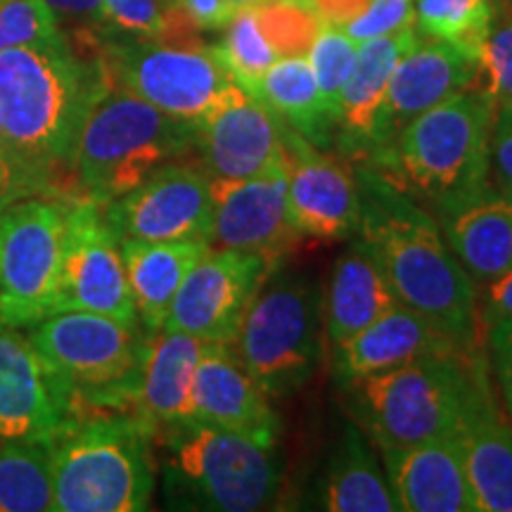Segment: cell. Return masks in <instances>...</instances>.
I'll list each match as a JSON object with an SVG mask.
<instances>
[{
	"mask_svg": "<svg viewBox=\"0 0 512 512\" xmlns=\"http://www.w3.org/2000/svg\"><path fill=\"white\" fill-rule=\"evenodd\" d=\"M192 420L242 434L264 446L280 437L278 413L228 344L209 342L192 380Z\"/></svg>",
	"mask_w": 512,
	"mask_h": 512,
	"instance_id": "18",
	"label": "cell"
},
{
	"mask_svg": "<svg viewBox=\"0 0 512 512\" xmlns=\"http://www.w3.org/2000/svg\"><path fill=\"white\" fill-rule=\"evenodd\" d=\"M209 342L176 330L147 332L143 373L133 415L157 434L192 420V380Z\"/></svg>",
	"mask_w": 512,
	"mask_h": 512,
	"instance_id": "25",
	"label": "cell"
},
{
	"mask_svg": "<svg viewBox=\"0 0 512 512\" xmlns=\"http://www.w3.org/2000/svg\"><path fill=\"white\" fill-rule=\"evenodd\" d=\"M491 162L501 188L512 192V105L496 107L494 131H491Z\"/></svg>",
	"mask_w": 512,
	"mask_h": 512,
	"instance_id": "40",
	"label": "cell"
},
{
	"mask_svg": "<svg viewBox=\"0 0 512 512\" xmlns=\"http://www.w3.org/2000/svg\"><path fill=\"white\" fill-rule=\"evenodd\" d=\"M418 29H403L396 34L373 38L358 46L354 72L339 100V140L351 155L370 157L375 147L377 119H380L389 81L396 64L418 43Z\"/></svg>",
	"mask_w": 512,
	"mask_h": 512,
	"instance_id": "26",
	"label": "cell"
},
{
	"mask_svg": "<svg viewBox=\"0 0 512 512\" xmlns=\"http://www.w3.org/2000/svg\"><path fill=\"white\" fill-rule=\"evenodd\" d=\"M283 152L287 166V211L297 233L316 240H344L356 235L361 195L356 174L339 159L325 155L290 126Z\"/></svg>",
	"mask_w": 512,
	"mask_h": 512,
	"instance_id": "16",
	"label": "cell"
},
{
	"mask_svg": "<svg viewBox=\"0 0 512 512\" xmlns=\"http://www.w3.org/2000/svg\"><path fill=\"white\" fill-rule=\"evenodd\" d=\"M382 453L396 510L477 512L456 434Z\"/></svg>",
	"mask_w": 512,
	"mask_h": 512,
	"instance_id": "21",
	"label": "cell"
},
{
	"mask_svg": "<svg viewBox=\"0 0 512 512\" xmlns=\"http://www.w3.org/2000/svg\"><path fill=\"white\" fill-rule=\"evenodd\" d=\"M361 195L358 242L380 266L396 302L444 330L475 354L477 285L451 252L439 223L373 166L356 169Z\"/></svg>",
	"mask_w": 512,
	"mask_h": 512,
	"instance_id": "1",
	"label": "cell"
},
{
	"mask_svg": "<svg viewBox=\"0 0 512 512\" xmlns=\"http://www.w3.org/2000/svg\"><path fill=\"white\" fill-rule=\"evenodd\" d=\"M57 311H88L140 323L119 238L107 226L102 207L88 200L69 204Z\"/></svg>",
	"mask_w": 512,
	"mask_h": 512,
	"instance_id": "13",
	"label": "cell"
},
{
	"mask_svg": "<svg viewBox=\"0 0 512 512\" xmlns=\"http://www.w3.org/2000/svg\"><path fill=\"white\" fill-rule=\"evenodd\" d=\"M320 505L332 512H394L396 501L373 451L354 425L344 430L342 444L330 460L320 484Z\"/></svg>",
	"mask_w": 512,
	"mask_h": 512,
	"instance_id": "30",
	"label": "cell"
},
{
	"mask_svg": "<svg viewBox=\"0 0 512 512\" xmlns=\"http://www.w3.org/2000/svg\"><path fill=\"white\" fill-rule=\"evenodd\" d=\"M256 100L266 102L292 131H297L318 150H325L335 140L337 124L330 117L311 64L304 55L278 57L261 79Z\"/></svg>",
	"mask_w": 512,
	"mask_h": 512,
	"instance_id": "29",
	"label": "cell"
},
{
	"mask_svg": "<svg viewBox=\"0 0 512 512\" xmlns=\"http://www.w3.org/2000/svg\"><path fill=\"white\" fill-rule=\"evenodd\" d=\"M0 155L8 159V162L19 166V169H22V171H27L22 164H19V159H17L15 152H12L10 140H8V136H5V131H3V124H0ZM27 174H29V171H27ZM29 176H31V174H29ZM31 178H34V176H31ZM34 181H36V178H34ZM36 183H38V181H36ZM38 185H41V183H38ZM41 188H43V185H41ZM43 192H46V190H43ZM46 197H48V195H46Z\"/></svg>",
	"mask_w": 512,
	"mask_h": 512,
	"instance_id": "47",
	"label": "cell"
},
{
	"mask_svg": "<svg viewBox=\"0 0 512 512\" xmlns=\"http://www.w3.org/2000/svg\"><path fill=\"white\" fill-rule=\"evenodd\" d=\"M496 102L479 86L465 88L415 117L370 166L403 192L441 202L489 183Z\"/></svg>",
	"mask_w": 512,
	"mask_h": 512,
	"instance_id": "5",
	"label": "cell"
},
{
	"mask_svg": "<svg viewBox=\"0 0 512 512\" xmlns=\"http://www.w3.org/2000/svg\"><path fill=\"white\" fill-rule=\"evenodd\" d=\"M50 8L55 10V15H67V17H86L98 22L102 0H46Z\"/></svg>",
	"mask_w": 512,
	"mask_h": 512,
	"instance_id": "45",
	"label": "cell"
},
{
	"mask_svg": "<svg viewBox=\"0 0 512 512\" xmlns=\"http://www.w3.org/2000/svg\"><path fill=\"white\" fill-rule=\"evenodd\" d=\"M396 302L380 266L361 242H354L332 268L323 294V325L332 344H342L384 316Z\"/></svg>",
	"mask_w": 512,
	"mask_h": 512,
	"instance_id": "28",
	"label": "cell"
},
{
	"mask_svg": "<svg viewBox=\"0 0 512 512\" xmlns=\"http://www.w3.org/2000/svg\"><path fill=\"white\" fill-rule=\"evenodd\" d=\"M411 27H415L413 0H370L366 10L344 27V34L361 46L373 38L396 34V31Z\"/></svg>",
	"mask_w": 512,
	"mask_h": 512,
	"instance_id": "38",
	"label": "cell"
},
{
	"mask_svg": "<svg viewBox=\"0 0 512 512\" xmlns=\"http://www.w3.org/2000/svg\"><path fill=\"white\" fill-rule=\"evenodd\" d=\"M475 510L512 512V425L498 411L486 375L456 432Z\"/></svg>",
	"mask_w": 512,
	"mask_h": 512,
	"instance_id": "24",
	"label": "cell"
},
{
	"mask_svg": "<svg viewBox=\"0 0 512 512\" xmlns=\"http://www.w3.org/2000/svg\"><path fill=\"white\" fill-rule=\"evenodd\" d=\"M31 344L76 413H133L147 332L88 311H57L31 325Z\"/></svg>",
	"mask_w": 512,
	"mask_h": 512,
	"instance_id": "6",
	"label": "cell"
},
{
	"mask_svg": "<svg viewBox=\"0 0 512 512\" xmlns=\"http://www.w3.org/2000/svg\"><path fill=\"white\" fill-rule=\"evenodd\" d=\"M368 3L370 0H311V8L323 24L344 29L351 19L366 10Z\"/></svg>",
	"mask_w": 512,
	"mask_h": 512,
	"instance_id": "43",
	"label": "cell"
},
{
	"mask_svg": "<svg viewBox=\"0 0 512 512\" xmlns=\"http://www.w3.org/2000/svg\"><path fill=\"white\" fill-rule=\"evenodd\" d=\"M95 43L114 83L195 131L238 91L216 48L192 36H107Z\"/></svg>",
	"mask_w": 512,
	"mask_h": 512,
	"instance_id": "10",
	"label": "cell"
},
{
	"mask_svg": "<svg viewBox=\"0 0 512 512\" xmlns=\"http://www.w3.org/2000/svg\"><path fill=\"white\" fill-rule=\"evenodd\" d=\"M69 415L29 335L0 323V439L43 437Z\"/></svg>",
	"mask_w": 512,
	"mask_h": 512,
	"instance_id": "20",
	"label": "cell"
},
{
	"mask_svg": "<svg viewBox=\"0 0 512 512\" xmlns=\"http://www.w3.org/2000/svg\"><path fill=\"white\" fill-rule=\"evenodd\" d=\"M494 0H418L415 27L422 36L479 57L494 22Z\"/></svg>",
	"mask_w": 512,
	"mask_h": 512,
	"instance_id": "32",
	"label": "cell"
},
{
	"mask_svg": "<svg viewBox=\"0 0 512 512\" xmlns=\"http://www.w3.org/2000/svg\"><path fill=\"white\" fill-rule=\"evenodd\" d=\"M489 347L494 354L496 366H505L512 370V318H505L501 323L489 328Z\"/></svg>",
	"mask_w": 512,
	"mask_h": 512,
	"instance_id": "44",
	"label": "cell"
},
{
	"mask_svg": "<svg viewBox=\"0 0 512 512\" xmlns=\"http://www.w3.org/2000/svg\"><path fill=\"white\" fill-rule=\"evenodd\" d=\"M107 79L100 53L83 60L62 34L0 50V124L48 197L67 200L62 181L72 178L76 138Z\"/></svg>",
	"mask_w": 512,
	"mask_h": 512,
	"instance_id": "2",
	"label": "cell"
},
{
	"mask_svg": "<svg viewBox=\"0 0 512 512\" xmlns=\"http://www.w3.org/2000/svg\"><path fill=\"white\" fill-rule=\"evenodd\" d=\"M53 510L48 434L0 441V512Z\"/></svg>",
	"mask_w": 512,
	"mask_h": 512,
	"instance_id": "31",
	"label": "cell"
},
{
	"mask_svg": "<svg viewBox=\"0 0 512 512\" xmlns=\"http://www.w3.org/2000/svg\"><path fill=\"white\" fill-rule=\"evenodd\" d=\"M169 453L164 491L169 508L252 512L271 508L280 491L275 446L185 420L155 434Z\"/></svg>",
	"mask_w": 512,
	"mask_h": 512,
	"instance_id": "8",
	"label": "cell"
},
{
	"mask_svg": "<svg viewBox=\"0 0 512 512\" xmlns=\"http://www.w3.org/2000/svg\"><path fill=\"white\" fill-rule=\"evenodd\" d=\"M496 375H498V384H501L505 413H508L510 425H512V370L505 366H496Z\"/></svg>",
	"mask_w": 512,
	"mask_h": 512,
	"instance_id": "46",
	"label": "cell"
},
{
	"mask_svg": "<svg viewBox=\"0 0 512 512\" xmlns=\"http://www.w3.org/2000/svg\"><path fill=\"white\" fill-rule=\"evenodd\" d=\"M128 287L147 332L164 328L166 313L190 268L207 254V240L143 242L119 240Z\"/></svg>",
	"mask_w": 512,
	"mask_h": 512,
	"instance_id": "27",
	"label": "cell"
},
{
	"mask_svg": "<svg viewBox=\"0 0 512 512\" xmlns=\"http://www.w3.org/2000/svg\"><path fill=\"white\" fill-rule=\"evenodd\" d=\"M287 124L266 102L238 88L197 131L209 178H247L283 157Z\"/></svg>",
	"mask_w": 512,
	"mask_h": 512,
	"instance_id": "19",
	"label": "cell"
},
{
	"mask_svg": "<svg viewBox=\"0 0 512 512\" xmlns=\"http://www.w3.org/2000/svg\"><path fill=\"white\" fill-rule=\"evenodd\" d=\"M24 197H46V192L27 171L0 155V207H10Z\"/></svg>",
	"mask_w": 512,
	"mask_h": 512,
	"instance_id": "41",
	"label": "cell"
},
{
	"mask_svg": "<svg viewBox=\"0 0 512 512\" xmlns=\"http://www.w3.org/2000/svg\"><path fill=\"white\" fill-rule=\"evenodd\" d=\"M505 318H512V268L486 283V297L482 304V320L486 328L501 323Z\"/></svg>",
	"mask_w": 512,
	"mask_h": 512,
	"instance_id": "42",
	"label": "cell"
},
{
	"mask_svg": "<svg viewBox=\"0 0 512 512\" xmlns=\"http://www.w3.org/2000/svg\"><path fill=\"white\" fill-rule=\"evenodd\" d=\"M484 361L465 354L415 358L403 366L344 384L354 411L382 448H406L458 432Z\"/></svg>",
	"mask_w": 512,
	"mask_h": 512,
	"instance_id": "7",
	"label": "cell"
},
{
	"mask_svg": "<svg viewBox=\"0 0 512 512\" xmlns=\"http://www.w3.org/2000/svg\"><path fill=\"white\" fill-rule=\"evenodd\" d=\"M254 10L261 22V29H264L268 41L273 43L278 57L306 55L313 38L323 27L320 17L311 8L287 3V0H268V3Z\"/></svg>",
	"mask_w": 512,
	"mask_h": 512,
	"instance_id": "35",
	"label": "cell"
},
{
	"mask_svg": "<svg viewBox=\"0 0 512 512\" xmlns=\"http://www.w3.org/2000/svg\"><path fill=\"white\" fill-rule=\"evenodd\" d=\"M441 354H467L439 330L422 313L394 304L368 328L356 332L354 337L335 344V377L339 384L361 380L366 375L403 366L415 358L441 356Z\"/></svg>",
	"mask_w": 512,
	"mask_h": 512,
	"instance_id": "22",
	"label": "cell"
},
{
	"mask_svg": "<svg viewBox=\"0 0 512 512\" xmlns=\"http://www.w3.org/2000/svg\"><path fill=\"white\" fill-rule=\"evenodd\" d=\"M494 3H501V0H494Z\"/></svg>",
	"mask_w": 512,
	"mask_h": 512,
	"instance_id": "50",
	"label": "cell"
},
{
	"mask_svg": "<svg viewBox=\"0 0 512 512\" xmlns=\"http://www.w3.org/2000/svg\"><path fill=\"white\" fill-rule=\"evenodd\" d=\"M69 204L55 197H24L3 209L0 323L31 328L55 313Z\"/></svg>",
	"mask_w": 512,
	"mask_h": 512,
	"instance_id": "11",
	"label": "cell"
},
{
	"mask_svg": "<svg viewBox=\"0 0 512 512\" xmlns=\"http://www.w3.org/2000/svg\"><path fill=\"white\" fill-rule=\"evenodd\" d=\"M211 178L188 164H164L131 192L102 207L119 240H207L211 228Z\"/></svg>",
	"mask_w": 512,
	"mask_h": 512,
	"instance_id": "14",
	"label": "cell"
},
{
	"mask_svg": "<svg viewBox=\"0 0 512 512\" xmlns=\"http://www.w3.org/2000/svg\"><path fill=\"white\" fill-rule=\"evenodd\" d=\"M444 238L475 283L512 268V192L486 183L470 195L437 204Z\"/></svg>",
	"mask_w": 512,
	"mask_h": 512,
	"instance_id": "23",
	"label": "cell"
},
{
	"mask_svg": "<svg viewBox=\"0 0 512 512\" xmlns=\"http://www.w3.org/2000/svg\"><path fill=\"white\" fill-rule=\"evenodd\" d=\"M0 219H3V207H0Z\"/></svg>",
	"mask_w": 512,
	"mask_h": 512,
	"instance_id": "49",
	"label": "cell"
},
{
	"mask_svg": "<svg viewBox=\"0 0 512 512\" xmlns=\"http://www.w3.org/2000/svg\"><path fill=\"white\" fill-rule=\"evenodd\" d=\"M171 10L195 31H221L235 15L230 0H171Z\"/></svg>",
	"mask_w": 512,
	"mask_h": 512,
	"instance_id": "39",
	"label": "cell"
},
{
	"mask_svg": "<svg viewBox=\"0 0 512 512\" xmlns=\"http://www.w3.org/2000/svg\"><path fill=\"white\" fill-rule=\"evenodd\" d=\"M98 24L110 36L159 38L166 31V15L159 0H102Z\"/></svg>",
	"mask_w": 512,
	"mask_h": 512,
	"instance_id": "37",
	"label": "cell"
},
{
	"mask_svg": "<svg viewBox=\"0 0 512 512\" xmlns=\"http://www.w3.org/2000/svg\"><path fill=\"white\" fill-rule=\"evenodd\" d=\"M60 34L55 10L46 0H0V50L43 43Z\"/></svg>",
	"mask_w": 512,
	"mask_h": 512,
	"instance_id": "36",
	"label": "cell"
},
{
	"mask_svg": "<svg viewBox=\"0 0 512 512\" xmlns=\"http://www.w3.org/2000/svg\"><path fill=\"white\" fill-rule=\"evenodd\" d=\"M323 297L297 275H278L254 294L233 342L238 361L268 399L302 389L323 356Z\"/></svg>",
	"mask_w": 512,
	"mask_h": 512,
	"instance_id": "9",
	"label": "cell"
},
{
	"mask_svg": "<svg viewBox=\"0 0 512 512\" xmlns=\"http://www.w3.org/2000/svg\"><path fill=\"white\" fill-rule=\"evenodd\" d=\"M479 57L451 43L420 41L401 57L389 81L375 131V152L387 147L415 117L465 88L477 86ZM368 157V159H370Z\"/></svg>",
	"mask_w": 512,
	"mask_h": 512,
	"instance_id": "17",
	"label": "cell"
},
{
	"mask_svg": "<svg viewBox=\"0 0 512 512\" xmlns=\"http://www.w3.org/2000/svg\"><path fill=\"white\" fill-rule=\"evenodd\" d=\"M209 247L264 256L273 266L302 240L287 211L285 152L259 174L211 178Z\"/></svg>",
	"mask_w": 512,
	"mask_h": 512,
	"instance_id": "15",
	"label": "cell"
},
{
	"mask_svg": "<svg viewBox=\"0 0 512 512\" xmlns=\"http://www.w3.org/2000/svg\"><path fill=\"white\" fill-rule=\"evenodd\" d=\"M306 55H309L306 60H309L313 76H316L320 95H323L330 117L337 124L339 100H342L344 86H347L349 76L354 72L358 43L351 41L344 34V29L323 24Z\"/></svg>",
	"mask_w": 512,
	"mask_h": 512,
	"instance_id": "34",
	"label": "cell"
},
{
	"mask_svg": "<svg viewBox=\"0 0 512 512\" xmlns=\"http://www.w3.org/2000/svg\"><path fill=\"white\" fill-rule=\"evenodd\" d=\"M273 271L271 261L259 254L209 247L178 287L164 330L230 344L254 294Z\"/></svg>",
	"mask_w": 512,
	"mask_h": 512,
	"instance_id": "12",
	"label": "cell"
},
{
	"mask_svg": "<svg viewBox=\"0 0 512 512\" xmlns=\"http://www.w3.org/2000/svg\"><path fill=\"white\" fill-rule=\"evenodd\" d=\"M268 3V0H230V5H233L235 12L238 10H249V8H259V5Z\"/></svg>",
	"mask_w": 512,
	"mask_h": 512,
	"instance_id": "48",
	"label": "cell"
},
{
	"mask_svg": "<svg viewBox=\"0 0 512 512\" xmlns=\"http://www.w3.org/2000/svg\"><path fill=\"white\" fill-rule=\"evenodd\" d=\"M192 147H197L195 128L152 107L110 76L76 138L69 169L74 200L105 207Z\"/></svg>",
	"mask_w": 512,
	"mask_h": 512,
	"instance_id": "4",
	"label": "cell"
},
{
	"mask_svg": "<svg viewBox=\"0 0 512 512\" xmlns=\"http://www.w3.org/2000/svg\"><path fill=\"white\" fill-rule=\"evenodd\" d=\"M152 434L133 413L67 415L48 432L53 510L140 512L155 489Z\"/></svg>",
	"mask_w": 512,
	"mask_h": 512,
	"instance_id": "3",
	"label": "cell"
},
{
	"mask_svg": "<svg viewBox=\"0 0 512 512\" xmlns=\"http://www.w3.org/2000/svg\"><path fill=\"white\" fill-rule=\"evenodd\" d=\"M223 31L226 34H223L221 43L214 46L216 55L221 57L223 67L228 69L235 86L256 98L259 83L268 69L273 67V62L278 60V53H275L273 43L268 41L264 29H261L254 8L235 12Z\"/></svg>",
	"mask_w": 512,
	"mask_h": 512,
	"instance_id": "33",
	"label": "cell"
}]
</instances>
